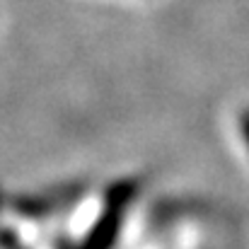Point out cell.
<instances>
[{
  "mask_svg": "<svg viewBox=\"0 0 249 249\" xmlns=\"http://www.w3.org/2000/svg\"><path fill=\"white\" fill-rule=\"evenodd\" d=\"M121 215H124V206H116V203L107 201L104 213L94 223L92 232L85 237L80 249H111L114 240L119 237V230H121Z\"/></svg>",
  "mask_w": 249,
  "mask_h": 249,
  "instance_id": "obj_1",
  "label": "cell"
},
{
  "mask_svg": "<svg viewBox=\"0 0 249 249\" xmlns=\"http://www.w3.org/2000/svg\"><path fill=\"white\" fill-rule=\"evenodd\" d=\"M237 126H240V136H242V141H245V145H247V150H249V107H245L240 111Z\"/></svg>",
  "mask_w": 249,
  "mask_h": 249,
  "instance_id": "obj_2",
  "label": "cell"
}]
</instances>
